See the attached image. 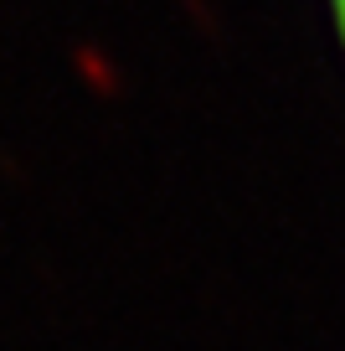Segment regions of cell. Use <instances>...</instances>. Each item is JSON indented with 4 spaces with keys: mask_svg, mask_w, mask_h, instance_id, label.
<instances>
[{
    "mask_svg": "<svg viewBox=\"0 0 345 351\" xmlns=\"http://www.w3.org/2000/svg\"><path fill=\"white\" fill-rule=\"evenodd\" d=\"M330 11H335V32H340V47H345V0H330Z\"/></svg>",
    "mask_w": 345,
    "mask_h": 351,
    "instance_id": "cell-1",
    "label": "cell"
}]
</instances>
